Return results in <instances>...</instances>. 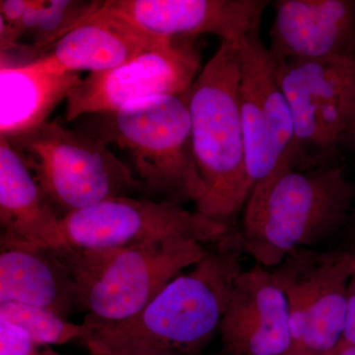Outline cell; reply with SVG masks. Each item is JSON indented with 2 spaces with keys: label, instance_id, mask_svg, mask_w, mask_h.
<instances>
[{
  "label": "cell",
  "instance_id": "cell-19",
  "mask_svg": "<svg viewBox=\"0 0 355 355\" xmlns=\"http://www.w3.org/2000/svg\"><path fill=\"white\" fill-rule=\"evenodd\" d=\"M0 318L44 345H62L73 340L83 343L91 334L83 323H71L46 308L14 301L0 303Z\"/></svg>",
  "mask_w": 355,
  "mask_h": 355
},
{
  "label": "cell",
  "instance_id": "cell-12",
  "mask_svg": "<svg viewBox=\"0 0 355 355\" xmlns=\"http://www.w3.org/2000/svg\"><path fill=\"white\" fill-rule=\"evenodd\" d=\"M268 0H108L104 8L154 37L214 35L238 42L260 29Z\"/></svg>",
  "mask_w": 355,
  "mask_h": 355
},
{
  "label": "cell",
  "instance_id": "cell-16",
  "mask_svg": "<svg viewBox=\"0 0 355 355\" xmlns=\"http://www.w3.org/2000/svg\"><path fill=\"white\" fill-rule=\"evenodd\" d=\"M164 38L140 31L102 6L35 60L58 72L79 73L80 70H88L94 73L132 60Z\"/></svg>",
  "mask_w": 355,
  "mask_h": 355
},
{
  "label": "cell",
  "instance_id": "cell-8",
  "mask_svg": "<svg viewBox=\"0 0 355 355\" xmlns=\"http://www.w3.org/2000/svg\"><path fill=\"white\" fill-rule=\"evenodd\" d=\"M236 229L169 202L120 196L62 217L67 246L81 250L120 249L163 240L217 244Z\"/></svg>",
  "mask_w": 355,
  "mask_h": 355
},
{
  "label": "cell",
  "instance_id": "cell-27",
  "mask_svg": "<svg viewBox=\"0 0 355 355\" xmlns=\"http://www.w3.org/2000/svg\"><path fill=\"white\" fill-rule=\"evenodd\" d=\"M324 355H355V345L338 343L335 349L330 350Z\"/></svg>",
  "mask_w": 355,
  "mask_h": 355
},
{
  "label": "cell",
  "instance_id": "cell-17",
  "mask_svg": "<svg viewBox=\"0 0 355 355\" xmlns=\"http://www.w3.org/2000/svg\"><path fill=\"white\" fill-rule=\"evenodd\" d=\"M0 224L2 230L39 246L58 249L65 245L62 216L3 135H0Z\"/></svg>",
  "mask_w": 355,
  "mask_h": 355
},
{
  "label": "cell",
  "instance_id": "cell-6",
  "mask_svg": "<svg viewBox=\"0 0 355 355\" xmlns=\"http://www.w3.org/2000/svg\"><path fill=\"white\" fill-rule=\"evenodd\" d=\"M8 141L53 209L64 212L62 216L109 198L144 191L108 144L85 130L46 121L35 132Z\"/></svg>",
  "mask_w": 355,
  "mask_h": 355
},
{
  "label": "cell",
  "instance_id": "cell-11",
  "mask_svg": "<svg viewBox=\"0 0 355 355\" xmlns=\"http://www.w3.org/2000/svg\"><path fill=\"white\" fill-rule=\"evenodd\" d=\"M239 102L250 193L257 184L291 167L293 121L280 87L275 58L261 41L260 29L238 43Z\"/></svg>",
  "mask_w": 355,
  "mask_h": 355
},
{
  "label": "cell",
  "instance_id": "cell-24",
  "mask_svg": "<svg viewBox=\"0 0 355 355\" xmlns=\"http://www.w3.org/2000/svg\"><path fill=\"white\" fill-rule=\"evenodd\" d=\"M21 33L17 27L10 25L6 20L0 17V50L1 55L6 53L7 51L15 50L19 48L18 43L21 38Z\"/></svg>",
  "mask_w": 355,
  "mask_h": 355
},
{
  "label": "cell",
  "instance_id": "cell-10",
  "mask_svg": "<svg viewBox=\"0 0 355 355\" xmlns=\"http://www.w3.org/2000/svg\"><path fill=\"white\" fill-rule=\"evenodd\" d=\"M200 55L198 38L166 37L114 69L90 73L67 96L65 121L116 111L155 96L188 93L200 72Z\"/></svg>",
  "mask_w": 355,
  "mask_h": 355
},
{
  "label": "cell",
  "instance_id": "cell-18",
  "mask_svg": "<svg viewBox=\"0 0 355 355\" xmlns=\"http://www.w3.org/2000/svg\"><path fill=\"white\" fill-rule=\"evenodd\" d=\"M77 72H58L33 60L0 69V135L24 137L41 128L80 83Z\"/></svg>",
  "mask_w": 355,
  "mask_h": 355
},
{
  "label": "cell",
  "instance_id": "cell-26",
  "mask_svg": "<svg viewBox=\"0 0 355 355\" xmlns=\"http://www.w3.org/2000/svg\"><path fill=\"white\" fill-rule=\"evenodd\" d=\"M347 226H349V245H347V247L343 248V250L352 254V258L355 259V214H352L350 216Z\"/></svg>",
  "mask_w": 355,
  "mask_h": 355
},
{
  "label": "cell",
  "instance_id": "cell-5",
  "mask_svg": "<svg viewBox=\"0 0 355 355\" xmlns=\"http://www.w3.org/2000/svg\"><path fill=\"white\" fill-rule=\"evenodd\" d=\"M76 284L85 319L123 321L144 307L184 268L197 265L205 245L193 240L153 241L110 250L53 249Z\"/></svg>",
  "mask_w": 355,
  "mask_h": 355
},
{
  "label": "cell",
  "instance_id": "cell-15",
  "mask_svg": "<svg viewBox=\"0 0 355 355\" xmlns=\"http://www.w3.org/2000/svg\"><path fill=\"white\" fill-rule=\"evenodd\" d=\"M38 306L67 319L77 306L76 284L55 251L1 231L0 303Z\"/></svg>",
  "mask_w": 355,
  "mask_h": 355
},
{
  "label": "cell",
  "instance_id": "cell-13",
  "mask_svg": "<svg viewBox=\"0 0 355 355\" xmlns=\"http://www.w3.org/2000/svg\"><path fill=\"white\" fill-rule=\"evenodd\" d=\"M219 334L224 355H294L288 302L272 270H243Z\"/></svg>",
  "mask_w": 355,
  "mask_h": 355
},
{
  "label": "cell",
  "instance_id": "cell-9",
  "mask_svg": "<svg viewBox=\"0 0 355 355\" xmlns=\"http://www.w3.org/2000/svg\"><path fill=\"white\" fill-rule=\"evenodd\" d=\"M291 312L294 355H324L342 340L354 258L343 249H300L272 270Z\"/></svg>",
  "mask_w": 355,
  "mask_h": 355
},
{
  "label": "cell",
  "instance_id": "cell-25",
  "mask_svg": "<svg viewBox=\"0 0 355 355\" xmlns=\"http://www.w3.org/2000/svg\"><path fill=\"white\" fill-rule=\"evenodd\" d=\"M347 139L355 151V71L350 85L349 116H347Z\"/></svg>",
  "mask_w": 355,
  "mask_h": 355
},
{
  "label": "cell",
  "instance_id": "cell-3",
  "mask_svg": "<svg viewBox=\"0 0 355 355\" xmlns=\"http://www.w3.org/2000/svg\"><path fill=\"white\" fill-rule=\"evenodd\" d=\"M238 43L220 42L188 93L193 154L207 191L196 210L232 227L250 195Z\"/></svg>",
  "mask_w": 355,
  "mask_h": 355
},
{
  "label": "cell",
  "instance_id": "cell-4",
  "mask_svg": "<svg viewBox=\"0 0 355 355\" xmlns=\"http://www.w3.org/2000/svg\"><path fill=\"white\" fill-rule=\"evenodd\" d=\"M188 93L89 114L81 130L127 151L144 191L177 205L191 202L197 209L207 191L193 154Z\"/></svg>",
  "mask_w": 355,
  "mask_h": 355
},
{
  "label": "cell",
  "instance_id": "cell-20",
  "mask_svg": "<svg viewBox=\"0 0 355 355\" xmlns=\"http://www.w3.org/2000/svg\"><path fill=\"white\" fill-rule=\"evenodd\" d=\"M103 2L44 0L36 24L28 35L31 38L33 50L43 51L44 55L60 39L97 12Z\"/></svg>",
  "mask_w": 355,
  "mask_h": 355
},
{
  "label": "cell",
  "instance_id": "cell-21",
  "mask_svg": "<svg viewBox=\"0 0 355 355\" xmlns=\"http://www.w3.org/2000/svg\"><path fill=\"white\" fill-rule=\"evenodd\" d=\"M0 355H64L0 318Z\"/></svg>",
  "mask_w": 355,
  "mask_h": 355
},
{
  "label": "cell",
  "instance_id": "cell-29",
  "mask_svg": "<svg viewBox=\"0 0 355 355\" xmlns=\"http://www.w3.org/2000/svg\"><path fill=\"white\" fill-rule=\"evenodd\" d=\"M354 275H355V259H354Z\"/></svg>",
  "mask_w": 355,
  "mask_h": 355
},
{
  "label": "cell",
  "instance_id": "cell-22",
  "mask_svg": "<svg viewBox=\"0 0 355 355\" xmlns=\"http://www.w3.org/2000/svg\"><path fill=\"white\" fill-rule=\"evenodd\" d=\"M33 0H1L0 17L10 25L17 27L23 16L31 6Z\"/></svg>",
  "mask_w": 355,
  "mask_h": 355
},
{
  "label": "cell",
  "instance_id": "cell-7",
  "mask_svg": "<svg viewBox=\"0 0 355 355\" xmlns=\"http://www.w3.org/2000/svg\"><path fill=\"white\" fill-rule=\"evenodd\" d=\"M275 69L293 121L291 168L309 170L333 160L347 139L355 58L279 60Z\"/></svg>",
  "mask_w": 355,
  "mask_h": 355
},
{
  "label": "cell",
  "instance_id": "cell-28",
  "mask_svg": "<svg viewBox=\"0 0 355 355\" xmlns=\"http://www.w3.org/2000/svg\"><path fill=\"white\" fill-rule=\"evenodd\" d=\"M132 355H191L182 354V352H167V350H163V352H144V354H137Z\"/></svg>",
  "mask_w": 355,
  "mask_h": 355
},
{
  "label": "cell",
  "instance_id": "cell-1",
  "mask_svg": "<svg viewBox=\"0 0 355 355\" xmlns=\"http://www.w3.org/2000/svg\"><path fill=\"white\" fill-rule=\"evenodd\" d=\"M238 229L207 250L186 275L175 277L139 313L106 323L84 318L92 355L177 352L202 355L219 333L236 280L243 272Z\"/></svg>",
  "mask_w": 355,
  "mask_h": 355
},
{
  "label": "cell",
  "instance_id": "cell-23",
  "mask_svg": "<svg viewBox=\"0 0 355 355\" xmlns=\"http://www.w3.org/2000/svg\"><path fill=\"white\" fill-rule=\"evenodd\" d=\"M338 343L355 345V275H352L347 291V310L345 330Z\"/></svg>",
  "mask_w": 355,
  "mask_h": 355
},
{
  "label": "cell",
  "instance_id": "cell-2",
  "mask_svg": "<svg viewBox=\"0 0 355 355\" xmlns=\"http://www.w3.org/2000/svg\"><path fill=\"white\" fill-rule=\"evenodd\" d=\"M355 184L338 164L309 170L280 168L252 189L238 229L243 253L275 268L347 227Z\"/></svg>",
  "mask_w": 355,
  "mask_h": 355
},
{
  "label": "cell",
  "instance_id": "cell-14",
  "mask_svg": "<svg viewBox=\"0 0 355 355\" xmlns=\"http://www.w3.org/2000/svg\"><path fill=\"white\" fill-rule=\"evenodd\" d=\"M268 50L279 60L355 58L354 0H279Z\"/></svg>",
  "mask_w": 355,
  "mask_h": 355
}]
</instances>
